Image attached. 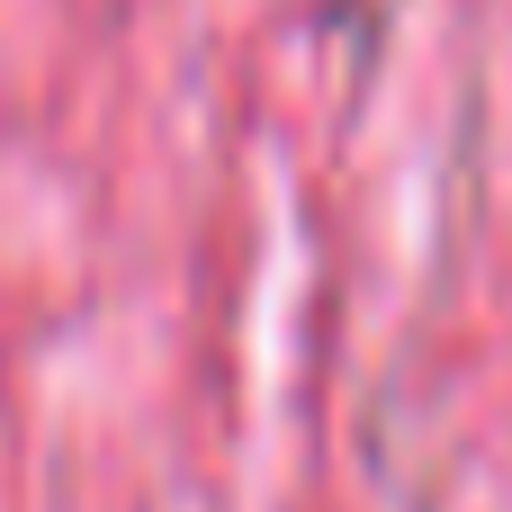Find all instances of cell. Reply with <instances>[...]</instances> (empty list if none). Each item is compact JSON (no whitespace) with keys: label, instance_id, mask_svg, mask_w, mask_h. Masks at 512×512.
Listing matches in <instances>:
<instances>
[]
</instances>
